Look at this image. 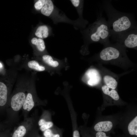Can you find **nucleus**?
<instances>
[{
  "instance_id": "7ed1b4c3",
  "label": "nucleus",
  "mask_w": 137,
  "mask_h": 137,
  "mask_svg": "<svg viewBox=\"0 0 137 137\" xmlns=\"http://www.w3.org/2000/svg\"><path fill=\"white\" fill-rule=\"evenodd\" d=\"M122 114L117 126L125 137H137V111L136 106L131 105Z\"/></svg>"
},
{
  "instance_id": "a211bd4d",
  "label": "nucleus",
  "mask_w": 137,
  "mask_h": 137,
  "mask_svg": "<svg viewBox=\"0 0 137 137\" xmlns=\"http://www.w3.org/2000/svg\"><path fill=\"white\" fill-rule=\"evenodd\" d=\"M87 131L90 137H111L110 134L105 132H95L91 130Z\"/></svg>"
},
{
  "instance_id": "1a4fd4ad",
  "label": "nucleus",
  "mask_w": 137,
  "mask_h": 137,
  "mask_svg": "<svg viewBox=\"0 0 137 137\" xmlns=\"http://www.w3.org/2000/svg\"><path fill=\"white\" fill-rule=\"evenodd\" d=\"M7 88L4 83L0 82V107L7 105Z\"/></svg>"
},
{
  "instance_id": "f8f14e48",
  "label": "nucleus",
  "mask_w": 137,
  "mask_h": 137,
  "mask_svg": "<svg viewBox=\"0 0 137 137\" xmlns=\"http://www.w3.org/2000/svg\"><path fill=\"white\" fill-rule=\"evenodd\" d=\"M35 35L38 38L43 39L47 38L49 35V29L46 25L39 27L35 33Z\"/></svg>"
},
{
  "instance_id": "6ab92c4d",
  "label": "nucleus",
  "mask_w": 137,
  "mask_h": 137,
  "mask_svg": "<svg viewBox=\"0 0 137 137\" xmlns=\"http://www.w3.org/2000/svg\"><path fill=\"white\" fill-rule=\"evenodd\" d=\"M44 137H61V135L58 133L53 132L51 129H49L44 131Z\"/></svg>"
},
{
  "instance_id": "39448f33",
  "label": "nucleus",
  "mask_w": 137,
  "mask_h": 137,
  "mask_svg": "<svg viewBox=\"0 0 137 137\" xmlns=\"http://www.w3.org/2000/svg\"><path fill=\"white\" fill-rule=\"evenodd\" d=\"M118 43L123 44L126 47L130 48L137 46V28L123 33L116 38Z\"/></svg>"
},
{
  "instance_id": "0eeeda50",
  "label": "nucleus",
  "mask_w": 137,
  "mask_h": 137,
  "mask_svg": "<svg viewBox=\"0 0 137 137\" xmlns=\"http://www.w3.org/2000/svg\"><path fill=\"white\" fill-rule=\"evenodd\" d=\"M14 131L12 137H23L26 134L28 127L33 125V119L31 118H25Z\"/></svg>"
},
{
  "instance_id": "f03ea898",
  "label": "nucleus",
  "mask_w": 137,
  "mask_h": 137,
  "mask_svg": "<svg viewBox=\"0 0 137 137\" xmlns=\"http://www.w3.org/2000/svg\"><path fill=\"white\" fill-rule=\"evenodd\" d=\"M85 40L91 42L108 43L111 36L107 21L101 15L84 31Z\"/></svg>"
},
{
  "instance_id": "412c9836",
  "label": "nucleus",
  "mask_w": 137,
  "mask_h": 137,
  "mask_svg": "<svg viewBox=\"0 0 137 137\" xmlns=\"http://www.w3.org/2000/svg\"><path fill=\"white\" fill-rule=\"evenodd\" d=\"M71 1L73 5L76 7H79L81 3V1L79 0H72Z\"/></svg>"
},
{
  "instance_id": "6e6552de",
  "label": "nucleus",
  "mask_w": 137,
  "mask_h": 137,
  "mask_svg": "<svg viewBox=\"0 0 137 137\" xmlns=\"http://www.w3.org/2000/svg\"><path fill=\"white\" fill-rule=\"evenodd\" d=\"M101 89L104 94L111 97L118 104L119 106H121L125 105V103L120 101L119 95L117 91L115 90L110 88L106 85L102 86Z\"/></svg>"
},
{
  "instance_id": "393cba45",
  "label": "nucleus",
  "mask_w": 137,
  "mask_h": 137,
  "mask_svg": "<svg viewBox=\"0 0 137 137\" xmlns=\"http://www.w3.org/2000/svg\"><path fill=\"white\" fill-rule=\"evenodd\" d=\"M2 67V65L1 63H0V68Z\"/></svg>"
},
{
  "instance_id": "5701e85b",
  "label": "nucleus",
  "mask_w": 137,
  "mask_h": 137,
  "mask_svg": "<svg viewBox=\"0 0 137 137\" xmlns=\"http://www.w3.org/2000/svg\"><path fill=\"white\" fill-rule=\"evenodd\" d=\"M82 137H90L87 130H82L81 133Z\"/></svg>"
},
{
  "instance_id": "4468645a",
  "label": "nucleus",
  "mask_w": 137,
  "mask_h": 137,
  "mask_svg": "<svg viewBox=\"0 0 137 137\" xmlns=\"http://www.w3.org/2000/svg\"><path fill=\"white\" fill-rule=\"evenodd\" d=\"M32 44L36 45L38 50L40 52H43L45 48V46L44 41L43 39L36 38H33L31 40Z\"/></svg>"
},
{
  "instance_id": "f3484780",
  "label": "nucleus",
  "mask_w": 137,
  "mask_h": 137,
  "mask_svg": "<svg viewBox=\"0 0 137 137\" xmlns=\"http://www.w3.org/2000/svg\"><path fill=\"white\" fill-rule=\"evenodd\" d=\"M28 65L30 68L39 71H44L45 69L44 67L40 65L35 60L29 61L28 63Z\"/></svg>"
},
{
  "instance_id": "20e7f679",
  "label": "nucleus",
  "mask_w": 137,
  "mask_h": 137,
  "mask_svg": "<svg viewBox=\"0 0 137 137\" xmlns=\"http://www.w3.org/2000/svg\"><path fill=\"white\" fill-rule=\"evenodd\" d=\"M122 113L103 116L99 115L91 130L95 132H104L109 134L114 133Z\"/></svg>"
},
{
  "instance_id": "dca6fc26",
  "label": "nucleus",
  "mask_w": 137,
  "mask_h": 137,
  "mask_svg": "<svg viewBox=\"0 0 137 137\" xmlns=\"http://www.w3.org/2000/svg\"><path fill=\"white\" fill-rule=\"evenodd\" d=\"M42 59L46 63L52 67H56L59 65L58 62L54 60L52 57L50 55H44L42 57Z\"/></svg>"
},
{
  "instance_id": "9b49d317",
  "label": "nucleus",
  "mask_w": 137,
  "mask_h": 137,
  "mask_svg": "<svg viewBox=\"0 0 137 137\" xmlns=\"http://www.w3.org/2000/svg\"><path fill=\"white\" fill-rule=\"evenodd\" d=\"M95 71L93 69L88 70L85 73V76L87 78V83L90 85H93L97 83V76Z\"/></svg>"
},
{
  "instance_id": "aec40b11",
  "label": "nucleus",
  "mask_w": 137,
  "mask_h": 137,
  "mask_svg": "<svg viewBox=\"0 0 137 137\" xmlns=\"http://www.w3.org/2000/svg\"><path fill=\"white\" fill-rule=\"evenodd\" d=\"M45 0H39L35 4L34 7L37 10H41L44 5Z\"/></svg>"
},
{
  "instance_id": "b1692460",
  "label": "nucleus",
  "mask_w": 137,
  "mask_h": 137,
  "mask_svg": "<svg viewBox=\"0 0 137 137\" xmlns=\"http://www.w3.org/2000/svg\"><path fill=\"white\" fill-rule=\"evenodd\" d=\"M116 137H125V136L124 135H123L122 136H117Z\"/></svg>"
},
{
  "instance_id": "2eb2a0df",
  "label": "nucleus",
  "mask_w": 137,
  "mask_h": 137,
  "mask_svg": "<svg viewBox=\"0 0 137 137\" xmlns=\"http://www.w3.org/2000/svg\"><path fill=\"white\" fill-rule=\"evenodd\" d=\"M38 124L40 126V130L44 132L52 127L53 126V124L51 121H46L44 119L41 118L39 121Z\"/></svg>"
},
{
  "instance_id": "4be33fe9",
  "label": "nucleus",
  "mask_w": 137,
  "mask_h": 137,
  "mask_svg": "<svg viewBox=\"0 0 137 137\" xmlns=\"http://www.w3.org/2000/svg\"><path fill=\"white\" fill-rule=\"evenodd\" d=\"M73 137H80V133L79 130L74 129L73 132Z\"/></svg>"
},
{
  "instance_id": "ddd939ff",
  "label": "nucleus",
  "mask_w": 137,
  "mask_h": 137,
  "mask_svg": "<svg viewBox=\"0 0 137 137\" xmlns=\"http://www.w3.org/2000/svg\"><path fill=\"white\" fill-rule=\"evenodd\" d=\"M103 80L106 85L108 87L113 89H116L117 85V82L112 77L109 75H105L104 77Z\"/></svg>"
},
{
  "instance_id": "a878e982",
  "label": "nucleus",
  "mask_w": 137,
  "mask_h": 137,
  "mask_svg": "<svg viewBox=\"0 0 137 137\" xmlns=\"http://www.w3.org/2000/svg\"><path fill=\"white\" fill-rule=\"evenodd\" d=\"M40 137V136H37V137Z\"/></svg>"
},
{
  "instance_id": "423d86ee",
  "label": "nucleus",
  "mask_w": 137,
  "mask_h": 137,
  "mask_svg": "<svg viewBox=\"0 0 137 137\" xmlns=\"http://www.w3.org/2000/svg\"><path fill=\"white\" fill-rule=\"evenodd\" d=\"M120 50L113 46H109L104 48L99 54L100 58L108 61L118 58L121 55Z\"/></svg>"
},
{
  "instance_id": "f257e3e1",
  "label": "nucleus",
  "mask_w": 137,
  "mask_h": 137,
  "mask_svg": "<svg viewBox=\"0 0 137 137\" xmlns=\"http://www.w3.org/2000/svg\"><path fill=\"white\" fill-rule=\"evenodd\" d=\"M103 7L108 16L110 35L113 39L115 40L121 34L137 28L136 21L132 14L117 10L110 1H103Z\"/></svg>"
},
{
  "instance_id": "9d476101",
  "label": "nucleus",
  "mask_w": 137,
  "mask_h": 137,
  "mask_svg": "<svg viewBox=\"0 0 137 137\" xmlns=\"http://www.w3.org/2000/svg\"><path fill=\"white\" fill-rule=\"evenodd\" d=\"M54 8V6L52 1L50 0H45L44 5L41 10L43 14L49 16L52 14Z\"/></svg>"
}]
</instances>
